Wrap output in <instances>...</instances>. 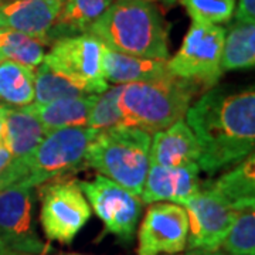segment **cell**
Instances as JSON below:
<instances>
[{
    "label": "cell",
    "instance_id": "1",
    "mask_svg": "<svg viewBox=\"0 0 255 255\" xmlns=\"http://www.w3.org/2000/svg\"><path fill=\"white\" fill-rule=\"evenodd\" d=\"M186 124L200 146V170L214 174L254 153L255 92L213 87L191 102Z\"/></svg>",
    "mask_w": 255,
    "mask_h": 255
},
{
    "label": "cell",
    "instance_id": "2",
    "mask_svg": "<svg viewBox=\"0 0 255 255\" xmlns=\"http://www.w3.org/2000/svg\"><path fill=\"white\" fill-rule=\"evenodd\" d=\"M88 33L122 54L152 60L169 58V30L149 0H115Z\"/></svg>",
    "mask_w": 255,
    "mask_h": 255
},
{
    "label": "cell",
    "instance_id": "3",
    "mask_svg": "<svg viewBox=\"0 0 255 255\" xmlns=\"http://www.w3.org/2000/svg\"><path fill=\"white\" fill-rule=\"evenodd\" d=\"M200 87L177 77L121 87L119 110L124 127L140 129L150 136L184 118Z\"/></svg>",
    "mask_w": 255,
    "mask_h": 255
},
{
    "label": "cell",
    "instance_id": "4",
    "mask_svg": "<svg viewBox=\"0 0 255 255\" xmlns=\"http://www.w3.org/2000/svg\"><path fill=\"white\" fill-rule=\"evenodd\" d=\"M150 140L149 133L136 128L101 130L88 146L84 164L140 197L150 167Z\"/></svg>",
    "mask_w": 255,
    "mask_h": 255
},
{
    "label": "cell",
    "instance_id": "5",
    "mask_svg": "<svg viewBox=\"0 0 255 255\" xmlns=\"http://www.w3.org/2000/svg\"><path fill=\"white\" fill-rule=\"evenodd\" d=\"M100 130L88 127L64 128L46 133L30 157L18 184L34 189L48 180L68 176L85 166V153Z\"/></svg>",
    "mask_w": 255,
    "mask_h": 255
},
{
    "label": "cell",
    "instance_id": "6",
    "mask_svg": "<svg viewBox=\"0 0 255 255\" xmlns=\"http://www.w3.org/2000/svg\"><path fill=\"white\" fill-rule=\"evenodd\" d=\"M43 63L88 95L110 87L104 78V44L90 33L53 41Z\"/></svg>",
    "mask_w": 255,
    "mask_h": 255
},
{
    "label": "cell",
    "instance_id": "7",
    "mask_svg": "<svg viewBox=\"0 0 255 255\" xmlns=\"http://www.w3.org/2000/svg\"><path fill=\"white\" fill-rule=\"evenodd\" d=\"M226 28L219 24L193 23L179 51L167 58V67L173 77L194 82L210 90L223 75L221 54Z\"/></svg>",
    "mask_w": 255,
    "mask_h": 255
},
{
    "label": "cell",
    "instance_id": "8",
    "mask_svg": "<svg viewBox=\"0 0 255 255\" xmlns=\"http://www.w3.org/2000/svg\"><path fill=\"white\" fill-rule=\"evenodd\" d=\"M40 223L48 240L70 246L91 217V206L77 180L41 184Z\"/></svg>",
    "mask_w": 255,
    "mask_h": 255
},
{
    "label": "cell",
    "instance_id": "9",
    "mask_svg": "<svg viewBox=\"0 0 255 255\" xmlns=\"http://www.w3.org/2000/svg\"><path fill=\"white\" fill-rule=\"evenodd\" d=\"M78 183L107 231L122 240H132L143 210L142 199L102 174H97L91 182Z\"/></svg>",
    "mask_w": 255,
    "mask_h": 255
},
{
    "label": "cell",
    "instance_id": "10",
    "mask_svg": "<svg viewBox=\"0 0 255 255\" xmlns=\"http://www.w3.org/2000/svg\"><path fill=\"white\" fill-rule=\"evenodd\" d=\"M182 206L189 219V248L200 253L219 250L231 227L236 209L203 184Z\"/></svg>",
    "mask_w": 255,
    "mask_h": 255
},
{
    "label": "cell",
    "instance_id": "11",
    "mask_svg": "<svg viewBox=\"0 0 255 255\" xmlns=\"http://www.w3.org/2000/svg\"><path fill=\"white\" fill-rule=\"evenodd\" d=\"M33 209V189L14 184L0 190V243L3 246L26 254H46L50 246L37 234Z\"/></svg>",
    "mask_w": 255,
    "mask_h": 255
},
{
    "label": "cell",
    "instance_id": "12",
    "mask_svg": "<svg viewBox=\"0 0 255 255\" xmlns=\"http://www.w3.org/2000/svg\"><path fill=\"white\" fill-rule=\"evenodd\" d=\"M189 219L183 206L152 203L137 231V255L179 254L187 246Z\"/></svg>",
    "mask_w": 255,
    "mask_h": 255
},
{
    "label": "cell",
    "instance_id": "13",
    "mask_svg": "<svg viewBox=\"0 0 255 255\" xmlns=\"http://www.w3.org/2000/svg\"><path fill=\"white\" fill-rule=\"evenodd\" d=\"M44 136L46 132L40 121L26 107H7L1 142L10 152L11 162L0 174V190L21 182L30 157Z\"/></svg>",
    "mask_w": 255,
    "mask_h": 255
},
{
    "label": "cell",
    "instance_id": "14",
    "mask_svg": "<svg viewBox=\"0 0 255 255\" xmlns=\"http://www.w3.org/2000/svg\"><path fill=\"white\" fill-rule=\"evenodd\" d=\"M200 172L197 163L177 167L150 164L140 199L146 204L166 201L182 206L200 190Z\"/></svg>",
    "mask_w": 255,
    "mask_h": 255
},
{
    "label": "cell",
    "instance_id": "15",
    "mask_svg": "<svg viewBox=\"0 0 255 255\" xmlns=\"http://www.w3.org/2000/svg\"><path fill=\"white\" fill-rule=\"evenodd\" d=\"M65 0H10L0 6V28H11L48 43V33Z\"/></svg>",
    "mask_w": 255,
    "mask_h": 255
},
{
    "label": "cell",
    "instance_id": "16",
    "mask_svg": "<svg viewBox=\"0 0 255 255\" xmlns=\"http://www.w3.org/2000/svg\"><path fill=\"white\" fill-rule=\"evenodd\" d=\"M200 146L184 118L152 135L149 160L150 164L177 167L197 163Z\"/></svg>",
    "mask_w": 255,
    "mask_h": 255
},
{
    "label": "cell",
    "instance_id": "17",
    "mask_svg": "<svg viewBox=\"0 0 255 255\" xmlns=\"http://www.w3.org/2000/svg\"><path fill=\"white\" fill-rule=\"evenodd\" d=\"M104 78L108 84L125 85L133 82H150L173 77L167 60H152L114 51L104 46Z\"/></svg>",
    "mask_w": 255,
    "mask_h": 255
},
{
    "label": "cell",
    "instance_id": "18",
    "mask_svg": "<svg viewBox=\"0 0 255 255\" xmlns=\"http://www.w3.org/2000/svg\"><path fill=\"white\" fill-rule=\"evenodd\" d=\"M94 95H81L73 98H61L44 105L30 104L27 108L36 117L44 132H53L64 128L87 127Z\"/></svg>",
    "mask_w": 255,
    "mask_h": 255
},
{
    "label": "cell",
    "instance_id": "19",
    "mask_svg": "<svg viewBox=\"0 0 255 255\" xmlns=\"http://www.w3.org/2000/svg\"><path fill=\"white\" fill-rule=\"evenodd\" d=\"M115 0H65L48 33V43L88 33Z\"/></svg>",
    "mask_w": 255,
    "mask_h": 255
},
{
    "label": "cell",
    "instance_id": "20",
    "mask_svg": "<svg viewBox=\"0 0 255 255\" xmlns=\"http://www.w3.org/2000/svg\"><path fill=\"white\" fill-rule=\"evenodd\" d=\"M206 187L217 193L234 209L255 203V159L254 153L246 157L236 167L221 174L217 180L206 183Z\"/></svg>",
    "mask_w": 255,
    "mask_h": 255
},
{
    "label": "cell",
    "instance_id": "21",
    "mask_svg": "<svg viewBox=\"0 0 255 255\" xmlns=\"http://www.w3.org/2000/svg\"><path fill=\"white\" fill-rule=\"evenodd\" d=\"M255 65V24L234 21L226 30L221 71L250 70Z\"/></svg>",
    "mask_w": 255,
    "mask_h": 255
},
{
    "label": "cell",
    "instance_id": "22",
    "mask_svg": "<svg viewBox=\"0 0 255 255\" xmlns=\"http://www.w3.org/2000/svg\"><path fill=\"white\" fill-rule=\"evenodd\" d=\"M0 101L7 107H27L34 102V70L21 64L0 61Z\"/></svg>",
    "mask_w": 255,
    "mask_h": 255
},
{
    "label": "cell",
    "instance_id": "23",
    "mask_svg": "<svg viewBox=\"0 0 255 255\" xmlns=\"http://www.w3.org/2000/svg\"><path fill=\"white\" fill-rule=\"evenodd\" d=\"M47 44L11 28H0V58L36 70L43 63Z\"/></svg>",
    "mask_w": 255,
    "mask_h": 255
},
{
    "label": "cell",
    "instance_id": "24",
    "mask_svg": "<svg viewBox=\"0 0 255 255\" xmlns=\"http://www.w3.org/2000/svg\"><path fill=\"white\" fill-rule=\"evenodd\" d=\"M220 250L231 255H255V203L236 209Z\"/></svg>",
    "mask_w": 255,
    "mask_h": 255
},
{
    "label": "cell",
    "instance_id": "25",
    "mask_svg": "<svg viewBox=\"0 0 255 255\" xmlns=\"http://www.w3.org/2000/svg\"><path fill=\"white\" fill-rule=\"evenodd\" d=\"M88 95L78 87L55 74L46 64L41 63L34 70V102L37 105H44L61 98H73Z\"/></svg>",
    "mask_w": 255,
    "mask_h": 255
},
{
    "label": "cell",
    "instance_id": "26",
    "mask_svg": "<svg viewBox=\"0 0 255 255\" xmlns=\"http://www.w3.org/2000/svg\"><path fill=\"white\" fill-rule=\"evenodd\" d=\"M121 87L122 85H112L104 92L94 95V102L90 111L87 127L101 132L124 125L118 104Z\"/></svg>",
    "mask_w": 255,
    "mask_h": 255
},
{
    "label": "cell",
    "instance_id": "27",
    "mask_svg": "<svg viewBox=\"0 0 255 255\" xmlns=\"http://www.w3.org/2000/svg\"><path fill=\"white\" fill-rule=\"evenodd\" d=\"M193 23L223 24L230 21L237 6V0H179Z\"/></svg>",
    "mask_w": 255,
    "mask_h": 255
},
{
    "label": "cell",
    "instance_id": "28",
    "mask_svg": "<svg viewBox=\"0 0 255 255\" xmlns=\"http://www.w3.org/2000/svg\"><path fill=\"white\" fill-rule=\"evenodd\" d=\"M234 17L236 21L255 24V0H238Z\"/></svg>",
    "mask_w": 255,
    "mask_h": 255
},
{
    "label": "cell",
    "instance_id": "29",
    "mask_svg": "<svg viewBox=\"0 0 255 255\" xmlns=\"http://www.w3.org/2000/svg\"><path fill=\"white\" fill-rule=\"evenodd\" d=\"M10 162H11L10 152L7 150V147L4 146V143L0 140V174L6 170V167L9 166Z\"/></svg>",
    "mask_w": 255,
    "mask_h": 255
},
{
    "label": "cell",
    "instance_id": "30",
    "mask_svg": "<svg viewBox=\"0 0 255 255\" xmlns=\"http://www.w3.org/2000/svg\"><path fill=\"white\" fill-rule=\"evenodd\" d=\"M0 255H37V254H26V253H18V251H13L7 247H4L0 243ZM46 255V254H43ZM61 255H82V254H61Z\"/></svg>",
    "mask_w": 255,
    "mask_h": 255
},
{
    "label": "cell",
    "instance_id": "31",
    "mask_svg": "<svg viewBox=\"0 0 255 255\" xmlns=\"http://www.w3.org/2000/svg\"><path fill=\"white\" fill-rule=\"evenodd\" d=\"M6 110L7 105L0 102V140H1V135H3V127H4V115H6Z\"/></svg>",
    "mask_w": 255,
    "mask_h": 255
},
{
    "label": "cell",
    "instance_id": "32",
    "mask_svg": "<svg viewBox=\"0 0 255 255\" xmlns=\"http://www.w3.org/2000/svg\"><path fill=\"white\" fill-rule=\"evenodd\" d=\"M204 255H231L226 253V251H223V250H214V251H209V253H204Z\"/></svg>",
    "mask_w": 255,
    "mask_h": 255
},
{
    "label": "cell",
    "instance_id": "33",
    "mask_svg": "<svg viewBox=\"0 0 255 255\" xmlns=\"http://www.w3.org/2000/svg\"><path fill=\"white\" fill-rule=\"evenodd\" d=\"M149 1H162L164 4H174V3L179 1V0H149Z\"/></svg>",
    "mask_w": 255,
    "mask_h": 255
},
{
    "label": "cell",
    "instance_id": "34",
    "mask_svg": "<svg viewBox=\"0 0 255 255\" xmlns=\"http://www.w3.org/2000/svg\"><path fill=\"white\" fill-rule=\"evenodd\" d=\"M191 255H204V253H200V251H193Z\"/></svg>",
    "mask_w": 255,
    "mask_h": 255
},
{
    "label": "cell",
    "instance_id": "35",
    "mask_svg": "<svg viewBox=\"0 0 255 255\" xmlns=\"http://www.w3.org/2000/svg\"><path fill=\"white\" fill-rule=\"evenodd\" d=\"M7 1H10V0H0V3H7Z\"/></svg>",
    "mask_w": 255,
    "mask_h": 255
},
{
    "label": "cell",
    "instance_id": "36",
    "mask_svg": "<svg viewBox=\"0 0 255 255\" xmlns=\"http://www.w3.org/2000/svg\"><path fill=\"white\" fill-rule=\"evenodd\" d=\"M186 255H191V253H190V254H186Z\"/></svg>",
    "mask_w": 255,
    "mask_h": 255
},
{
    "label": "cell",
    "instance_id": "37",
    "mask_svg": "<svg viewBox=\"0 0 255 255\" xmlns=\"http://www.w3.org/2000/svg\"><path fill=\"white\" fill-rule=\"evenodd\" d=\"M1 4H3V3H0V6H1Z\"/></svg>",
    "mask_w": 255,
    "mask_h": 255
},
{
    "label": "cell",
    "instance_id": "38",
    "mask_svg": "<svg viewBox=\"0 0 255 255\" xmlns=\"http://www.w3.org/2000/svg\"><path fill=\"white\" fill-rule=\"evenodd\" d=\"M0 61H1V58H0Z\"/></svg>",
    "mask_w": 255,
    "mask_h": 255
}]
</instances>
